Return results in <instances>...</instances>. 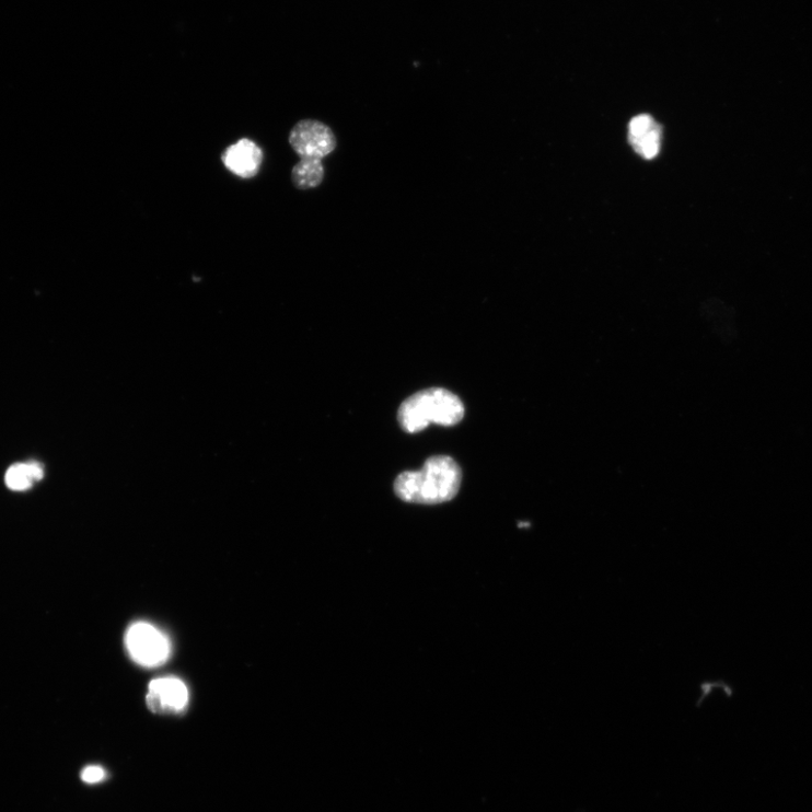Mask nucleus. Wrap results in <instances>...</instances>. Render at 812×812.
Returning <instances> with one entry per match:
<instances>
[{
  "mask_svg": "<svg viewBox=\"0 0 812 812\" xmlns=\"http://www.w3.org/2000/svg\"><path fill=\"white\" fill-rule=\"evenodd\" d=\"M462 485V469L450 456L427 460L417 472H403L394 483L395 495L403 501L418 504H440L453 500Z\"/></svg>",
  "mask_w": 812,
  "mask_h": 812,
  "instance_id": "nucleus-1",
  "label": "nucleus"
},
{
  "mask_svg": "<svg viewBox=\"0 0 812 812\" xmlns=\"http://www.w3.org/2000/svg\"><path fill=\"white\" fill-rule=\"evenodd\" d=\"M464 415V404L457 395L433 387L406 398L399 406L397 420L405 432L417 433L430 425L455 426Z\"/></svg>",
  "mask_w": 812,
  "mask_h": 812,
  "instance_id": "nucleus-2",
  "label": "nucleus"
},
{
  "mask_svg": "<svg viewBox=\"0 0 812 812\" xmlns=\"http://www.w3.org/2000/svg\"><path fill=\"white\" fill-rule=\"evenodd\" d=\"M130 657L143 668H159L171 654L169 638L150 623L132 624L126 635Z\"/></svg>",
  "mask_w": 812,
  "mask_h": 812,
  "instance_id": "nucleus-3",
  "label": "nucleus"
},
{
  "mask_svg": "<svg viewBox=\"0 0 812 812\" xmlns=\"http://www.w3.org/2000/svg\"><path fill=\"white\" fill-rule=\"evenodd\" d=\"M291 149L301 160L322 161L337 149V138L332 129L317 120H302L289 135Z\"/></svg>",
  "mask_w": 812,
  "mask_h": 812,
  "instance_id": "nucleus-4",
  "label": "nucleus"
},
{
  "mask_svg": "<svg viewBox=\"0 0 812 812\" xmlns=\"http://www.w3.org/2000/svg\"><path fill=\"white\" fill-rule=\"evenodd\" d=\"M189 704V691L181 680L166 677L150 684L147 705L155 712H181Z\"/></svg>",
  "mask_w": 812,
  "mask_h": 812,
  "instance_id": "nucleus-5",
  "label": "nucleus"
},
{
  "mask_svg": "<svg viewBox=\"0 0 812 812\" xmlns=\"http://www.w3.org/2000/svg\"><path fill=\"white\" fill-rule=\"evenodd\" d=\"M225 167L241 178H252L260 172L264 152L260 146L243 138L227 149L221 155Z\"/></svg>",
  "mask_w": 812,
  "mask_h": 812,
  "instance_id": "nucleus-6",
  "label": "nucleus"
},
{
  "mask_svg": "<svg viewBox=\"0 0 812 812\" xmlns=\"http://www.w3.org/2000/svg\"><path fill=\"white\" fill-rule=\"evenodd\" d=\"M662 129L648 115L634 118L629 126V140L634 150L645 160L654 159L660 152Z\"/></svg>",
  "mask_w": 812,
  "mask_h": 812,
  "instance_id": "nucleus-7",
  "label": "nucleus"
},
{
  "mask_svg": "<svg viewBox=\"0 0 812 812\" xmlns=\"http://www.w3.org/2000/svg\"><path fill=\"white\" fill-rule=\"evenodd\" d=\"M44 476L45 469L40 463H19L8 469L5 484L9 489L22 492L31 489L34 484L42 482Z\"/></svg>",
  "mask_w": 812,
  "mask_h": 812,
  "instance_id": "nucleus-8",
  "label": "nucleus"
},
{
  "mask_svg": "<svg viewBox=\"0 0 812 812\" xmlns=\"http://www.w3.org/2000/svg\"><path fill=\"white\" fill-rule=\"evenodd\" d=\"M325 170L322 161L318 160H301L300 163L293 166L291 172V178L300 190L314 189L320 186L324 179Z\"/></svg>",
  "mask_w": 812,
  "mask_h": 812,
  "instance_id": "nucleus-9",
  "label": "nucleus"
},
{
  "mask_svg": "<svg viewBox=\"0 0 812 812\" xmlns=\"http://www.w3.org/2000/svg\"><path fill=\"white\" fill-rule=\"evenodd\" d=\"M105 770L101 766H89L82 772V780L88 785H96L105 779Z\"/></svg>",
  "mask_w": 812,
  "mask_h": 812,
  "instance_id": "nucleus-10",
  "label": "nucleus"
}]
</instances>
